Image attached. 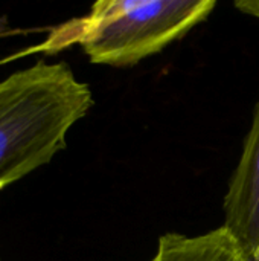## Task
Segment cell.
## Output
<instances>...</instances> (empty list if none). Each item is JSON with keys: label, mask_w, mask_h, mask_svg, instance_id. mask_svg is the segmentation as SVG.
Returning a JSON list of instances; mask_svg holds the SVG:
<instances>
[{"label": "cell", "mask_w": 259, "mask_h": 261, "mask_svg": "<svg viewBox=\"0 0 259 261\" xmlns=\"http://www.w3.org/2000/svg\"><path fill=\"white\" fill-rule=\"evenodd\" d=\"M93 106L66 63L38 61L0 80V190L49 164Z\"/></svg>", "instance_id": "obj_1"}, {"label": "cell", "mask_w": 259, "mask_h": 261, "mask_svg": "<svg viewBox=\"0 0 259 261\" xmlns=\"http://www.w3.org/2000/svg\"><path fill=\"white\" fill-rule=\"evenodd\" d=\"M215 0H99L43 44L53 52L78 43L95 64L128 67L163 50L205 21Z\"/></svg>", "instance_id": "obj_2"}, {"label": "cell", "mask_w": 259, "mask_h": 261, "mask_svg": "<svg viewBox=\"0 0 259 261\" xmlns=\"http://www.w3.org/2000/svg\"><path fill=\"white\" fill-rule=\"evenodd\" d=\"M224 228L249 261H259V101L224 197Z\"/></svg>", "instance_id": "obj_3"}, {"label": "cell", "mask_w": 259, "mask_h": 261, "mask_svg": "<svg viewBox=\"0 0 259 261\" xmlns=\"http://www.w3.org/2000/svg\"><path fill=\"white\" fill-rule=\"evenodd\" d=\"M150 261H249L224 226L200 236L166 232Z\"/></svg>", "instance_id": "obj_4"}, {"label": "cell", "mask_w": 259, "mask_h": 261, "mask_svg": "<svg viewBox=\"0 0 259 261\" xmlns=\"http://www.w3.org/2000/svg\"><path fill=\"white\" fill-rule=\"evenodd\" d=\"M234 5L238 11L259 18V0H238Z\"/></svg>", "instance_id": "obj_5"}, {"label": "cell", "mask_w": 259, "mask_h": 261, "mask_svg": "<svg viewBox=\"0 0 259 261\" xmlns=\"http://www.w3.org/2000/svg\"><path fill=\"white\" fill-rule=\"evenodd\" d=\"M0 34H2V29H0Z\"/></svg>", "instance_id": "obj_6"}, {"label": "cell", "mask_w": 259, "mask_h": 261, "mask_svg": "<svg viewBox=\"0 0 259 261\" xmlns=\"http://www.w3.org/2000/svg\"><path fill=\"white\" fill-rule=\"evenodd\" d=\"M0 261H2V258H0Z\"/></svg>", "instance_id": "obj_7"}]
</instances>
